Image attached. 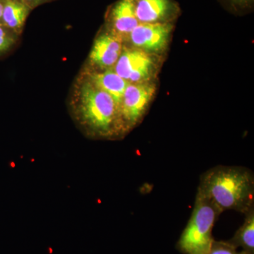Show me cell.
<instances>
[{
	"instance_id": "obj_1",
	"label": "cell",
	"mask_w": 254,
	"mask_h": 254,
	"mask_svg": "<svg viewBox=\"0 0 254 254\" xmlns=\"http://www.w3.org/2000/svg\"><path fill=\"white\" fill-rule=\"evenodd\" d=\"M198 190L221 213L245 214L254 206V175L242 166L218 165L202 174Z\"/></svg>"
},
{
	"instance_id": "obj_2",
	"label": "cell",
	"mask_w": 254,
	"mask_h": 254,
	"mask_svg": "<svg viewBox=\"0 0 254 254\" xmlns=\"http://www.w3.org/2000/svg\"><path fill=\"white\" fill-rule=\"evenodd\" d=\"M72 113L88 136L110 139L125 135L115 100L88 80L82 82L76 89Z\"/></svg>"
},
{
	"instance_id": "obj_3",
	"label": "cell",
	"mask_w": 254,
	"mask_h": 254,
	"mask_svg": "<svg viewBox=\"0 0 254 254\" xmlns=\"http://www.w3.org/2000/svg\"><path fill=\"white\" fill-rule=\"evenodd\" d=\"M221 212L199 190L190 218L177 244L183 254H208L213 245V230Z\"/></svg>"
},
{
	"instance_id": "obj_4",
	"label": "cell",
	"mask_w": 254,
	"mask_h": 254,
	"mask_svg": "<svg viewBox=\"0 0 254 254\" xmlns=\"http://www.w3.org/2000/svg\"><path fill=\"white\" fill-rule=\"evenodd\" d=\"M155 91V85L150 82L128 83L120 108L124 134L131 131L143 120Z\"/></svg>"
},
{
	"instance_id": "obj_5",
	"label": "cell",
	"mask_w": 254,
	"mask_h": 254,
	"mask_svg": "<svg viewBox=\"0 0 254 254\" xmlns=\"http://www.w3.org/2000/svg\"><path fill=\"white\" fill-rule=\"evenodd\" d=\"M115 71L129 83H147L155 72V60L141 50L125 49L115 64Z\"/></svg>"
},
{
	"instance_id": "obj_6",
	"label": "cell",
	"mask_w": 254,
	"mask_h": 254,
	"mask_svg": "<svg viewBox=\"0 0 254 254\" xmlns=\"http://www.w3.org/2000/svg\"><path fill=\"white\" fill-rule=\"evenodd\" d=\"M173 29L171 23H139L128 38L136 49L148 54L160 53L168 46Z\"/></svg>"
},
{
	"instance_id": "obj_7",
	"label": "cell",
	"mask_w": 254,
	"mask_h": 254,
	"mask_svg": "<svg viewBox=\"0 0 254 254\" xmlns=\"http://www.w3.org/2000/svg\"><path fill=\"white\" fill-rule=\"evenodd\" d=\"M121 38L108 31L95 39L89 55L91 64L100 69H110L115 66L123 53Z\"/></svg>"
},
{
	"instance_id": "obj_8",
	"label": "cell",
	"mask_w": 254,
	"mask_h": 254,
	"mask_svg": "<svg viewBox=\"0 0 254 254\" xmlns=\"http://www.w3.org/2000/svg\"><path fill=\"white\" fill-rule=\"evenodd\" d=\"M135 11L139 23H171L178 15L173 0H135Z\"/></svg>"
},
{
	"instance_id": "obj_9",
	"label": "cell",
	"mask_w": 254,
	"mask_h": 254,
	"mask_svg": "<svg viewBox=\"0 0 254 254\" xmlns=\"http://www.w3.org/2000/svg\"><path fill=\"white\" fill-rule=\"evenodd\" d=\"M110 31L123 40L139 24L135 11V0H118L107 16Z\"/></svg>"
},
{
	"instance_id": "obj_10",
	"label": "cell",
	"mask_w": 254,
	"mask_h": 254,
	"mask_svg": "<svg viewBox=\"0 0 254 254\" xmlns=\"http://www.w3.org/2000/svg\"><path fill=\"white\" fill-rule=\"evenodd\" d=\"M87 80L109 94L115 100L120 110L124 93L129 83L128 82L120 77L113 69L105 70L104 72L92 73Z\"/></svg>"
},
{
	"instance_id": "obj_11",
	"label": "cell",
	"mask_w": 254,
	"mask_h": 254,
	"mask_svg": "<svg viewBox=\"0 0 254 254\" xmlns=\"http://www.w3.org/2000/svg\"><path fill=\"white\" fill-rule=\"evenodd\" d=\"M3 11L1 23L16 35L22 31L28 15L32 10L23 0H2Z\"/></svg>"
},
{
	"instance_id": "obj_12",
	"label": "cell",
	"mask_w": 254,
	"mask_h": 254,
	"mask_svg": "<svg viewBox=\"0 0 254 254\" xmlns=\"http://www.w3.org/2000/svg\"><path fill=\"white\" fill-rule=\"evenodd\" d=\"M245 215L244 223L227 242L243 254H254V206Z\"/></svg>"
},
{
	"instance_id": "obj_13",
	"label": "cell",
	"mask_w": 254,
	"mask_h": 254,
	"mask_svg": "<svg viewBox=\"0 0 254 254\" xmlns=\"http://www.w3.org/2000/svg\"><path fill=\"white\" fill-rule=\"evenodd\" d=\"M17 35L9 28L0 24V55L6 53L16 43Z\"/></svg>"
},
{
	"instance_id": "obj_14",
	"label": "cell",
	"mask_w": 254,
	"mask_h": 254,
	"mask_svg": "<svg viewBox=\"0 0 254 254\" xmlns=\"http://www.w3.org/2000/svg\"><path fill=\"white\" fill-rule=\"evenodd\" d=\"M208 254H243L227 241L214 240Z\"/></svg>"
},
{
	"instance_id": "obj_15",
	"label": "cell",
	"mask_w": 254,
	"mask_h": 254,
	"mask_svg": "<svg viewBox=\"0 0 254 254\" xmlns=\"http://www.w3.org/2000/svg\"><path fill=\"white\" fill-rule=\"evenodd\" d=\"M23 1L33 9L38 5L48 2V1H53V0H23Z\"/></svg>"
},
{
	"instance_id": "obj_16",
	"label": "cell",
	"mask_w": 254,
	"mask_h": 254,
	"mask_svg": "<svg viewBox=\"0 0 254 254\" xmlns=\"http://www.w3.org/2000/svg\"><path fill=\"white\" fill-rule=\"evenodd\" d=\"M234 2L237 3V4H247V2H250L252 0H232Z\"/></svg>"
},
{
	"instance_id": "obj_17",
	"label": "cell",
	"mask_w": 254,
	"mask_h": 254,
	"mask_svg": "<svg viewBox=\"0 0 254 254\" xmlns=\"http://www.w3.org/2000/svg\"><path fill=\"white\" fill-rule=\"evenodd\" d=\"M2 11H3V1L2 0H0V24H1V15H2Z\"/></svg>"
}]
</instances>
